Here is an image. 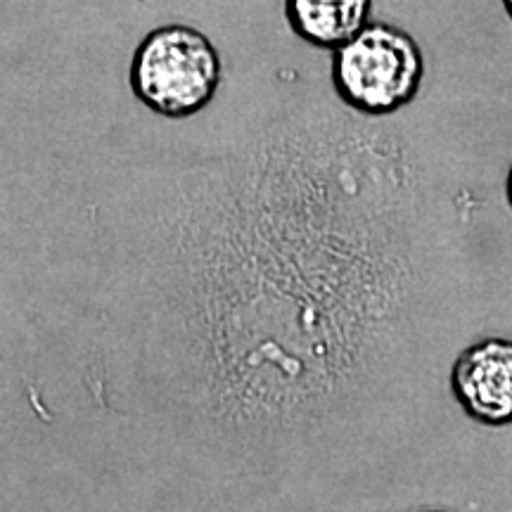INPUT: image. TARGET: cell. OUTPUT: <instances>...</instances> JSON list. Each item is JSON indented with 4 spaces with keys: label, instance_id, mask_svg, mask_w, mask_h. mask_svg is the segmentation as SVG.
I'll list each match as a JSON object with an SVG mask.
<instances>
[{
    "label": "cell",
    "instance_id": "cell-7",
    "mask_svg": "<svg viewBox=\"0 0 512 512\" xmlns=\"http://www.w3.org/2000/svg\"><path fill=\"white\" fill-rule=\"evenodd\" d=\"M422 512H444V510H422Z\"/></svg>",
    "mask_w": 512,
    "mask_h": 512
},
{
    "label": "cell",
    "instance_id": "cell-4",
    "mask_svg": "<svg viewBox=\"0 0 512 512\" xmlns=\"http://www.w3.org/2000/svg\"><path fill=\"white\" fill-rule=\"evenodd\" d=\"M285 19L313 48L337 50L370 24L375 0H285Z\"/></svg>",
    "mask_w": 512,
    "mask_h": 512
},
{
    "label": "cell",
    "instance_id": "cell-3",
    "mask_svg": "<svg viewBox=\"0 0 512 512\" xmlns=\"http://www.w3.org/2000/svg\"><path fill=\"white\" fill-rule=\"evenodd\" d=\"M453 399L484 427L512 425V339H479L451 368Z\"/></svg>",
    "mask_w": 512,
    "mask_h": 512
},
{
    "label": "cell",
    "instance_id": "cell-1",
    "mask_svg": "<svg viewBox=\"0 0 512 512\" xmlns=\"http://www.w3.org/2000/svg\"><path fill=\"white\" fill-rule=\"evenodd\" d=\"M221 79L219 50L190 24L152 29L133 50L128 67L133 95L166 119H188L207 110Z\"/></svg>",
    "mask_w": 512,
    "mask_h": 512
},
{
    "label": "cell",
    "instance_id": "cell-2",
    "mask_svg": "<svg viewBox=\"0 0 512 512\" xmlns=\"http://www.w3.org/2000/svg\"><path fill=\"white\" fill-rule=\"evenodd\" d=\"M330 76L344 107L366 119H382L418 98L425 57L408 31L389 22H370L332 50Z\"/></svg>",
    "mask_w": 512,
    "mask_h": 512
},
{
    "label": "cell",
    "instance_id": "cell-5",
    "mask_svg": "<svg viewBox=\"0 0 512 512\" xmlns=\"http://www.w3.org/2000/svg\"><path fill=\"white\" fill-rule=\"evenodd\" d=\"M505 197H508V204L512 209V164H510V171H508V181H505Z\"/></svg>",
    "mask_w": 512,
    "mask_h": 512
},
{
    "label": "cell",
    "instance_id": "cell-6",
    "mask_svg": "<svg viewBox=\"0 0 512 512\" xmlns=\"http://www.w3.org/2000/svg\"><path fill=\"white\" fill-rule=\"evenodd\" d=\"M503 3V8H505V12H508V17L512 19V0H501Z\"/></svg>",
    "mask_w": 512,
    "mask_h": 512
}]
</instances>
